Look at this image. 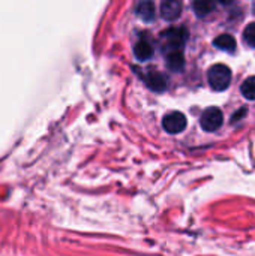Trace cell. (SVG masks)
<instances>
[{"label": "cell", "mask_w": 255, "mask_h": 256, "mask_svg": "<svg viewBox=\"0 0 255 256\" xmlns=\"http://www.w3.org/2000/svg\"><path fill=\"white\" fill-rule=\"evenodd\" d=\"M207 81L210 87L216 92L228 88L231 82V70L225 64H213L207 72Z\"/></svg>", "instance_id": "obj_1"}, {"label": "cell", "mask_w": 255, "mask_h": 256, "mask_svg": "<svg viewBox=\"0 0 255 256\" xmlns=\"http://www.w3.org/2000/svg\"><path fill=\"white\" fill-rule=\"evenodd\" d=\"M162 39H164L165 50H170V52H179L188 39V32L183 27L170 28L162 33Z\"/></svg>", "instance_id": "obj_2"}, {"label": "cell", "mask_w": 255, "mask_h": 256, "mask_svg": "<svg viewBox=\"0 0 255 256\" xmlns=\"http://www.w3.org/2000/svg\"><path fill=\"white\" fill-rule=\"evenodd\" d=\"M222 122H224L222 112L219 108H215V106L204 110L201 114V118H200V124H201L203 130H206V132L218 130L222 126Z\"/></svg>", "instance_id": "obj_3"}, {"label": "cell", "mask_w": 255, "mask_h": 256, "mask_svg": "<svg viewBox=\"0 0 255 256\" xmlns=\"http://www.w3.org/2000/svg\"><path fill=\"white\" fill-rule=\"evenodd\" d=\"M162 126L168 134H173V135L180 134L186 129V117L179 111H173L164 117Z\"/></svg>", "instance_id": "obj_4"}, {"label": "cell", "mask_w": 255, "mask_h": 256, "mask_svg": "<svg viewBox=\"0 0 255 256\" xmlns=\"http://www.w3.org/2000/svg\"><path fill=\"white\" fill-rule=\"evenodd\" d=\"M182 14V3L176 0H167L161 4V16L167 21H174Z\"/></svg>", "instance_id": "obj_5"}, {"label": "cell", "mask_w": 255, "mask_h": 256, "mask_svg": "<svg viewBox=\"0 0 255 256\" xmlns=\"http://www.w3.org/2000/svg\"><path fill=\"white\" fill-rule=\"evenodd\" d=\"M134 54L138 60L146 62L153 56V45L149 39H140L134 46Z\"/></svg>", "instance_id": "obj_6"}, {"label": "cell", "mask_w": 255, "mask_h": 256, "mask_svg": "<svg viewBox=\"0 0 255 256\" xmlns=\"http://www.w3.org/2000/svg\"><path fill=\"white\" fill-rule=\"evenodd\" d=\"M146 84L149 88H152L153 92H164L167 88V78L162 75V74H158V72H152L146 76Z\"/></svg>", "instance_id": "obj_7"}, {"label": "cell", "mask_w": 255, "mask_h": 256, "mask_svg": "<svg viewBox=\"0 0 255 256\" xmlns=\"http://www.w3.org/2000/svg\"><path fill=\"white\" fill-rule=\"evenodd\" d=\"M135 14L144 21H152L155 18V4L152 2H141L137 4Z\"/></svg>", "instance_id": "obj_8"}, {"label": "cell", "mask_w": 255, "mask_h": 256, "mask_svg": "<svg viewBox=\"0 0 255 256\" xmlns=\"http://www.w3.org/2000/svg\"><path fill=\"white\" fill-rule=\"evenodd\" d=\"M213 45L222 51H227V52H234L236 50V40L231 34H221L218 36L215 40H213Z\"/></svg>", "instance_id": "obj_9"}, {"label": "cell", "mask_w": 255, "mask_h": 256, "mask_svg": "<svg viewBox=\"0 0 255 256\" xmlns=\"http://www.w3.org/2000/svg\"><path fill=\"white\" fill-rule=\"evenodd\" d=\"M167 66H168L171 70H174V72L182 70L183 66H185V58H183L182 51H179V52H170V54L167 56Z\"/></svg>", "instance_id": "obj_10"}, {"label": "cell", "mask_w": 255, "mask_h": 256, "mask_svg": "<svg viewBox=\"0 0 255 256\" xmlns=\"http://www.w3.org/2000/svg\"><path fill=\"white\" fill-rule=\"evenodd\" d=\"M192 8H194V12L197 14V16H206L215 9V3L201 0V2H194Z\"/></svg>", "instance_id": "obj_11"}, {"label": "cell", "mask_w": 255, "mask_h": 256, "mask_svg": "<svg viewBox=\"0 0 255 256\" xmlns=\"http://www.w3.org/2000/svg\"><path fill=\"white\" fill-rule=\"evenodd\" d=\"M240 92L242 94L249 99V100H255V76H249L246 78L242 86H240Z\"/></svg>", "instance_id": "obj_12"}, {"label": "cell", "mask_w": 255, "mask_h": 256, "mask_svg": "<svg viewBox=\"0 0 255 256\" xmlns=\"http://www.w3.org/2000/svg\"><path fill=\"white\" fill-rule=\"evenodd\" d=\"M243 40L246 45L255 48V22H251L246 26V28L243 30Z\"/></svg>", "instance_id": "obj_13"}]
</instances>
